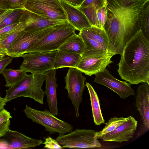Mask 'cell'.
<instances>
[{
    "instance_id": "cell-1",
    "label": "cell",
    "mask_w": 149,
    "mask_h": 149,
    "mask_svg": "<svg viewBox=\"0 0 149 149\" xmlns=\"http://www.w3.org/2000/svg\"><path fill=\"white\" fill-rule=\"evenodd\" d=\"M147 0H106L107 18L103 29L111 51L121 55L127 43L140 30L143 6Z\"/></svg>"
},
{
    "instance_id": "cell-2",
    "label": "cell",
    "mask_w": 149,
    "mask_h": 149,
    "mask_svg": "<svg viewBox=\"0 0 149 149\" xmlns=\"http://www.w3.org/2000/svg\"><path fill=\"white\" fill-rule=\"evenodd\" d=\"M118 72L130 84H149V40L139 30L127 43L121 55Z\"/></svg>"
},
{
    "instance_id": "cell-3",
    "label": "cell",
    "mask_w": 149,
    "mask_h": 149,
    "mask_svg": "<svg viewBox=\"0 0 149 149\" xmlns=\"http://www.w3.org/2000/svg\"><path fill=\"white\" fill-rule=\"evenodd\" d=\"M45 74H28L22 80L6 91L4 97L6 102L21 97L32 98L41 104H44L45 95L42 87L45 81Z\"/></svg>"
},
{
    "instance_id": "cell-4",
    "label": "cell",
    "mask_w": 149,
    "mask_h": 149,
    "mask_svg": "<svg viewBox=\"0 0 149 149\" xmlns=\"http://www.w3.org/2000/svg\"><path fill=\"white\" fill-rule=\"evenodd\" d=\"M76 30L68 22L57 25L52 31L31 45L26 53L58 50L63 43L76 33Z\"/></svg>"
},
{
    "instance_id": "cell-5",
    "label": "cell",
    "mask_w": 149,
    "mask_h": 149,
    "mask_svg": "<svg viewBox=\"0 0 149 149\" xmlns=\"http://www.w3.org/2000/svg\"><path fill=\"white\" fill-rule=\"evenodd\" d=\"M24 111L27 117L43 126L50 134L57 133L59 135H63L73 130L70 124L58 118L46 109L39 110L26 105Z\"/></svg>"
},
{
    "instance_id": "cell-6",
    "label": "cell",
    "mask_w": 149,
    "mask_h": 149,
    "mask_svg": "<svg viewBox=\"0 0 149 149\" xmlns=\"http://www.w3.org/2000/svg\"><path fill=\"white\" fill-rule=\"evenodd\" d=\"M56 26L38 29H24L6 50L5 54L13 58L21 57L31 45L52 31Z\"/></svg>"
},
{
    "instance_id": "cell-7",
    "label": "cell",
    "mask_w": 149,
    "mask_h": 149,
    "mask_svg": "<svg viewBox=\"0 0 149 149\" xmlns=\"http://www.w3.org/2000/svg\"><path fill=\"white\" fill-rule=\"evenodd\" d=\"M58 50L33 52L25 53L19 69L33 74H42L53 69L54 61Z\"/></svg>"
},
{
    "instance_id": "cell-8",
    "label": "cell",
    "mask_w": 149,
    "mask_h": 149,
    "mask_svg": "<svg viewBox=\"0 0 149 149\" xmlns=\"http://www.w3.org/2000/svg\"><path fill=\"white\" fill-rule=\"evenodd\" d=\"M94 130L77 129L65 134L59 135L56 140L63 148H100Z\"/></svg>"
},
{
    "instance_id": "cell-9",
    "label": "cell",
    "mask_w": 149,
    "mask_h": 149,
    "mask_svg": "<svg viewBox=\"0 0 149 149\" xmlns=\"http://www.w3.org/2000/svg\"><path fill=\"white\" fill-rule=\"evenodd\" d=\"M24 8L48 19L67 20L66 13L59 0H27Z\"/></svg>"
},
{
    "instance_id": "cell-10",
    "label": "cell",
    "mask_w": 149,
    "mask_h": 149,
    "mask_svg": "<svg viewBox=\"0 0 149 149\" xmlns=\"http://www.w3.org/2000/svg\"><path fill=\"white\" fill-rule=\"evenodd\" d=\"M86 79L81 71L74 68H70L65 77V85L64 88L68 91V97L74 107L77 118L79 116V106L82 101V95Z\"/></svg>"
},
{
    "instance_id": "cell-11",
    "label": "cell",
    "mask_w": 149,
    "mask_h": 149,
    "mask_svg": "<svg viewBox=\"0 0 149 149\" xmlns=\"http://www.w3.org/2000/svg\"><path fill=\"white\" fill-rule=\"evenodd\" d=\"M114 55L110 52L102 54L81 57L75 68L87 75H96L113 62L111 59Z\"/></svg>"
},
{
    "instance_id": "cell-12",
    "label": "cell",
    "mask_w": 149,
    "mask_h": 149,
    "mask_svg": "<svg viewBox=\"0 0 149 149\" xmlns=\"http://www.w3.org/2000/svg\"><path fill=\"white\" fill-rule=\"evenodd\" d=\"M95 75L94 82L110 88L116 93L120 98L125 99L130 96L135 95L134 91L131 88L130 84L113 77L107 68Z\"/></svg>"
},
{
    "instance_id": "cell-13",
    "label": "cell",
    "mask_w": 149,
    "mask_h": 149,
    "mask_svg": "<svg viewBox=\"0 0 149 149\" xmlns=\"http://www.w3.org/2000/svg\"><path fill=\"white\" fill-rule=\"evenodd\" d=\"M0 139V149H27L39 146L44 142L29 137L21 133L8 129Z\"/></svg>"
},
{
    "instance_id": "cell-14",
    "label": "cell",
    "mask_w": 149,
    "mask_h": 149,
    "mask_svg": "<svg viewBox=\"0 0 149 149\" xmlns=\"http://www.w3.org/2000/svg\"><path fill=\"white\" fill-rule=\"evenodd\" d=\"M137 123L134 117L130 116L126 121L113 131L97 137L105 141L121 143L129 141L133 137L137 128Z\"/></svg>"
},
{
    "instance_id": "cell-15",
    "label": "cell",
    "mask_w": 149,
    "mask_h": 149,
    "mask_svg": "<svg viewBox=\"0 0 149 149\" xmlns=\"http://www.w3.org/2000/svg\"><path fill=\"white\" fill-rule=\"evenodd\" d=\"M135 106L145 128H149V84L142 83L136 91Z\"/></svg>"
},
{
    "instance_id": "cell-16",
    "label": "cell",
    "mask_w": 149,
    "mask_h": 149,
    "mask_svg": "<svg viewBox=\"0 0 149 149\" xmlns=\"http://www.w3.org/2000/svg\"><path fill=\"white\" fill-rule=\"evenodd\" d=\"M19 21L23 22L26 29H33L52 27L68 22L67 20H51L25 10Z\"/></svg>"
},
{
    "instance_id": "cell-17",
    "label": "cell",
    "mask_w": 149,
    "mask_h": 149,
    "mask_svg": "<svg viewBox=\"0 0 149 149\" xmlns=\"http://www.w3.org/2000/svg\"><path fill=\"white\" fill-rule=\"evenodd\" d=\"M45 95L47 97V103L50 112L55 116L58 114L57 106L56 89L58 85L55 77L56 70L52 69L45 73Z\"/></svg>"
},
{
    "instance_id": "cell-18",
    "label": "cell",
    "mask_w": 149,
    "mask_h": 149,
    "mask_svg": "<svg viewBox=\"0 0 149 149\" xmlns=\"http://www.w3.org/2000/svg\"><path fill=\"white\" fill-rule=\"evenodd\" d=\"M59 1L66 13L68 22L76 30L80 31L83 29L91 26L86 16L82 11L64 1Z\"/></svg>"
},
{
    "instance_id": "cell-19",
    "label": "cell",
    "mask_w": 149,
    "mask_h": 149,
    "mask_svg": "<svg viewBox=\"0 0 149 149\" xmlns=\"http://www.w3.org/2000/svg\"><path fill=\"white\" fill-rule=\"evenodd\" d=\"M79 34L103 45L110 51L109 38L104 29L91 26L82 29L79 31Z\"/></svg>"
},
{
    "instance_id": "cell-20",
    "label": "cell",
    "mask_w": 149,
    "mask_h": 149,
    "mask_svg": "<svg viewBox=\"0 0 149 149\" xmlns=\"http://www.w3.org/2000/svg\"><path fill=\"white\" fill-rule=\"evenodd\" d=\"M81 55L58 50L54 63L53 69L65 67L75 68L81 57Z\"/></svg>"
},
{
    "instance_id": "cell-21",
    "label": "cell",
    "mask_w": 149,
    "mask_h": 149,
    "mask_svg": "<svg viewBox=\"0 0 149 149\" xmlns=\"http://www.w3.org/2000/svg\"><path fill=\"white\" fill-rule=\"evenodd\" d=\"M86 48L81 37L79 34L75 33L63 43L58 50L69 53L79 54L81 55Z\"/></svg>"
},
{
    "instance_id": "cell-22",
    "label": "cell",
    "mask_w": 149,
    "mask_h": 149,
    "mask_svg": "<svg viewBox=\"0 0 149 149\" xmlns=\"http://www.w3.org/2000/svg\"><path fill=\"white\" fill-rule=\"evenodd\" d=\"M90 97L93 120L95 124L100 125L104 123L97 95L92 86L88 83L85 84Z\"/></svg>"
},
{
    "instance_id": "cell-23",
    "label": "cell",
    "mask_w": 149,
    "mask_h": 149,
    "mask_svg": "<svg viewBox=\"0 0 149 149\" xmlns=\"http://www.w3.org/2000/svg\"><path fill=\"white\" fill-rule=\"evenodd\" d=\"M6 81V86L10 87L24 78L27 74L20 70L5 69L2 73Z\"/></svg>"
},
{
    "instance_id": "cell-24",
    "label": "cell",
    "mask_w": 149,
    "mask_h": 149,
    "mask_svg": "<svg viewBox=\"0 0 149 149\" xmlns=\"http://www.w3.org/2000/svg\"><path fill=\"white\" fill-rule=\"evenodd\" d=\"M140 30L145 38L149 40V0L146 1L143 7Z\"/></svg>"
},
{
    "instance_id": "cell-25",
    "label": "cell",
    "mask_w": 149,
    "mask_h": 149,
    "mask_svg": "<svg viewBox=\"0 0 149 149\" xmlns=\"http://www.w3.org/2000/svg\"><path fill=\"white\" fill-rule=\"evenodd\" d=\"M128 119V117L126 118L122 117L111 118L107 122L104 123L106 125L101 131H95V135L97 137L112 131Z\"/></svg>"
},
{
    "instance_id": "cell-26",
    "label": "cell",
    "mask_w": 149,
    "mask_h": 149,
    "mask_svg": "<svg viewBox=\"0 0 149 149\" xmlns=\"http://www.w3.org/2000/svg\"><path fill=\"white\" fill-rule=\"evenodd\" d=\"M27 0H0V9L25 10V4Z\"/></svg>"
},
{
    "instance_id": "cell-27",
    "label": "cell",
    "mask_w": 149,
    "mask_h": 149,
    "mask_svg": "<svg viewBox=\"0 0 149 149\" xmlns=\"http://www.w3.org/2000/svg\"><path fill=\"white\" fill-rule=\"evenodd\" d=\"M85 15L91 26L99 28L97 17V10L94 6L77 8Z\"/></svg>"
},
{
    "instance_id": "cell-28",
    "label": "cell",
    "mask_w": 149,
    "mask_h": 149,
    "mask_svg": "<svg viewBox=\"0 0 149 149\" xmlns=\"http://www.w3.org/2000/svg\"><path fill=\"white\" fill-rule=\"evenodd\" d=\"M24 28L23 24L21 22H17L0 29V41L13 31L18 30H23Z\"/></svg>"
},
{
    "instance_id": "cell-29",
    "label": "cell",
    "mask_w": 149,
    "mask_h": 149,
    "mask_svg": "<svg viewBox=\"0 0 149 149\" xmlns=\"http://www.w3.org/2000/svg\"><path fill=\"white\" fill-rule=\"evenodd\" d=\"M23 30H16L7 35L0 41V47L6 51L20 32Z\"/></svg>"
},
{
    "instance_id": "cell-30",
    "label": "cell",
    "mask_w": 149,
    "mask_h": 149,
    "mask_svg": "<svg viewBox=\"0 0 149 149\" xmlns=\"http://www.w3.org/2000/svg\"><path fill=\"white\" fill-rule=\"evenodd\" d=\"M25 10H14L6 17L0 24V29L10 25L20 16Z\"/></svg>"
},
{
    "instance_id": "cell-31",
    "label": "cell",
    "mask_w": 149,
    "mask_h": 149,
    "mask_svg": "<svg viewBox=\"0 0 149 149\" xmlns=\"http://www.w3.org/2000/svg\"><path fill=\"white\" fill-rule=\"evenodd\" d=\"M97 17L99 28L103 29L107 18L106 5L99 8L97 10Z\"/></svg>"
},
{
    "instance_id": "cell-32",
    "label": "cell",
    "mask_w": 149,
    "mask_h": 149,
    "mask_svg": "<svg viewBox=\"0 0 149 149\" xmlns=\"http://www.w3.org/2000/svg\"><path fill=\"white\" fill-rule=\"evenodd\" d=\"M106 5V0H84L80 7L94 6L97 10Z\"/></svg>"
},
{
    "instance_id": "cell-33",
    "label": "cell",
    "mask_w": 149,
    "mask_h": 149,
    "mask_svg": "<svg viewBox=\"0 0 149 149\" xmlns=\"http://www.w3.org/2000/svg\"><path fill=\"white\" fill-rule=\"evenodd\" d=\"M45 141L43 144L45 146L44 148L46 149H62V146L56 141L49 136L45 138Z\"/></svg>"
},
{
    "instance_id": "cell-34",
    "label": "cell",
    "mask_w": 149,
    "mask_h": 149,
    "mask_svg": "<svg viewBox=\"0 0 149 149\" xmlns=\"http://www.w3.org/2000/svg\"><path fill=\"white\" fill-rule=\"evenodd\" d=\"M13 59V57H6L0 60V74L2 73L6 67L11 62Z\"/></svg>"
},
{
    "instance_id": "cell-35",
    "label": "cell",
    "mask_w": 149,
    "mask_h": 149,
    "mask_svg": "<svg viewBox=\"0 0 149 149\" xmlns=\"http://www.w3.org/2000/svg\"><path fill=\"white\" fill-rule=\"evenodd\" d=\"M10 113L4 109L0 111V125L12 118Z\"/></svg>"
},
{
    "instance_id": "cell-36",
    "label": "cell",
    "mask_w": 149,
    "mask_h": 149,
    "mask_svg": "<svg viewBox=\"0 0 149 149\" xmlns=\"http://www.w3.org/2000/svg\"><path fill=\"white\" fill-rule=\"evenodd\" d=\"M10 124V121L9 120L0 125V139L6 134L9 129Z\"/></svg>"
},
{
    "instance_id": "cell-37",
    "label": "cell",
    "mask_w": 149,
    "mask_h": 149,
    "mask_svg": "<svg viewBox=\"0 0 149 149\" xmlns=\"http://www.w3.org/2000/svg\"><path fill=\"white\" fill-rule=\"evenodd\" d=\"M76 8L80 6L84 0H61Z\"/></svg>"
},
{
    "instance_id": "cell-38",
    "label": "cell",
    "mask_w": 149,
    "mask_h": 149,
    "mask_svg": "<svg viewBox=\"0 0 149 149\" xmlns=\"http://www.w3.org/2000/svg\"><path fill=\"white\" fill-rule=\"evenodd\" d=\"M14 10L13 9L6 10L0 14V24L6 17Z\"/></svg>"
},
{
    "instance_id": "cell-39",
    "label": "cell",
    "mask_w": 149,
    "mask_h": 149,
    "mask_svg": "<svg viewBox=\"0 0 149 149\" xmlns=\"http://www.w3.org/2000/svg\"><path fill=\"white\" fill-rule=\"evenodd\" d=\"M6 102L5 97L2 98L0 94V111L4 109V107Z\"/></svg>"
},
{
    "instance_id": "cell-40",
    "label": "cell",
    "mask_w": 149,
    "mask_h": 149,
    "mask_svg": "<svg viewBox=\"0 0 149 149\" xmlns=\"http://www.w3.org/2000/svg\"><path fill=\"white\" fill-rule=\"evenodd\" d=\"M6 53V51L5 50L3 49L0 47V54H4Z\"/></svg>"
},
{
    "instance_id": "cell-41",
    "label": "cell",
    "mask_w": 149,
    "mask_h": 149,
    "mask_svg": "<svg viewBox=\"0 0 149 149\" xmlns=\"http://www.w3.org/2000/svg\"><path fill=\"white\" fill-rule=\"evenodd\" d=\"M5 55L4 54H0V60L4 57Z\"/></svg>"
},
{
    "instance_id": "cell-42",
    "label": "cell",
    "mask_w": 149,
    "mask_h": 149,
    "mask_svg": "<svg viewBox=\"0 0 149 149\" xmlns=\"http://www.w3.org/2000/svg\"><path fill=\"white\" fill-rule=\"evenodd\" d=\"M4 10H5L0 9V14H1Z\"/></svg>"
}]
</instances>
